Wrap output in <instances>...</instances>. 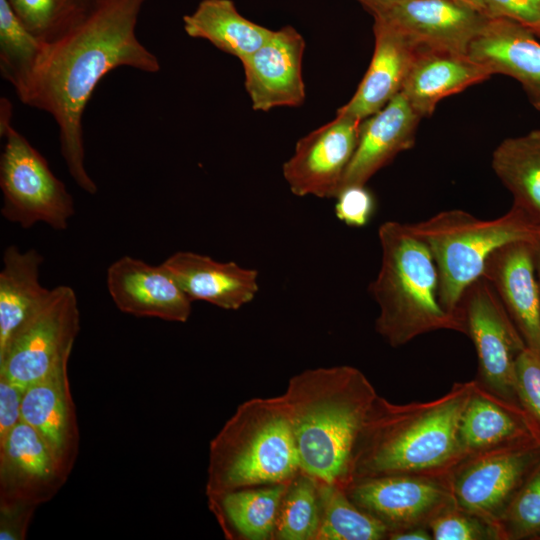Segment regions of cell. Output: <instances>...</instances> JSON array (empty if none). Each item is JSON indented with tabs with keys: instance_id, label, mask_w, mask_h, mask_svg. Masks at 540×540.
Wrapping results in <instances>:
<instances>
[{
	"instance_id": "cell-30",
	"label": "cell",
	"mask_w": 540,
	"mask_h": 540,
	"mask_svg": "<svg viewBox=\"0 0 540 540\" xmlns=\"http://www.w3.org/2000/svg\"><path fill=\"white\" fill-rule=\"evenodd\" d=\"M44 46L16 15L8 0H0V71L18 98L25 92Z\"/></svg>"
},
{
	"instance_id": "cell-32",
	"label": "cell",
	"mask_w": 540,
	"mask_h": 540,
	"mask_svg": "<svg viewBox=\"0 0 540 540\" xmlns=\"http://www.w3.org/2000/svg\"><path fill=\"white\" fill-rule=\"evenodd\" d=\"M97 0H8L24 25L49 43L79 21Z\"/></svg>"
},
{
	"instance_id": "cell-8",
	"label": "cell",
	"mask_w": 540,
	"mask_h": 540,
	"mask_svg": "<svg viewBox=\"0 0 540 540\" xmlns=\"http://www.w3.org/2000/svg\"><path fill=\"white\" fill-rule=\"evenodd\" d=\"M456 314L475 347V382L522 410L516 388V361L527 346L488 280L481 277L467 288Z\"/></svg>"
},
{
	"instance_id": "cell-34",
	"label": "cell",
	"mask_w": 540,
	"mask_h": 540,
	"mask_svg": "<svg viewBox=\"0 0 540 540\" xmlns=\"http://www.w3.org/2000/svg\"><path fill=\"white\" fill-rule=\"evenodd\" d=\"M428 528L433 540H501L496 525L456 505L436 516Z\"/></svg>"
},
{
	"instance_id": "cell-22",
	"label": "cell",
	"mask_w": 540,
	"mask_h": 540,
	"mask_svg": "<svg viewBox=\"0 0 540 540\" xmlns=\"http://www.w3.org/2000/svg\"><path fill=\"white\" fill-rule=\"evenodd\" d=\"M374 52L370 65L351 99L337 112L364 120L402 91L416 54L398 30L374 18Z\"/></svg>"
},
{
	"instance_id": "cell-7",
	"label": "cell",
	"mask_w": 540,
	"mask_h": 540,
	"mask_svg": "<svg viewBox=\"0 0 540 540\" xmlns=\"http://www.w3.org/2000/svg\"><path fill=\"white\" fill-rule=\"evenodd\" d=\"M5 145L0 157L1 215L22 228L42 222L65 230L74 201L46 159L12 124L0 130Z\"/></svg>"
},
{
	"instance_id": "cell-27",
	"label": "cell",
	"mask_w": 540,
	"mask_h": 540,
	"mask_svg": "<svg viewBox=\"0 0 540 540\" xmlns=\"http://www.w3.org/2000/svg\"><path fill=\"white\" fill-rule=\"evenodd\" d=\"M183 26L188 36L207 40L240 61L257 51L274 31L242 16L232 0H202L184 15Z\"/></svg>"
},
{
	"instance_id": "cell-5",
	"label": "cell",
	"mask_w": 540,
	"mask_h": 540,
	"mask_svg": "<svg viewBox=\"0 0 540 540\" xmlns=\"http://www.w3.org/2000/svg\"><path fill=\"white\" fill-rule=\"evenodd\" d=\"M300 463L282 395L242 402L209 446L206 496L284 483Z\"/></svg>"
},
{
	"instance_id": "cell-35",
	"label": "cell",
	"mask_w": 540,
	"mask_h": 540,
	"mask_svg": "<svg viewBox=\"0 0 540 540\" xmlns=\"http://www.w3.org/2000/svg\"><path fill=\"white\" fill-rule=\"evenodd\" d=\"M516 388L520 406L540 441V353L526 347L516 361Z\"/></svg>"
},
{
	"instance_id": "cell-4",
	"label": "cell",
	"mask_w": 540,
	"mask_h": 540,
	"mask_svg": "<svg viewBox=\"0 0 540 540\" xmlns=\"http://www.w3.org/2000/svg\"><path fill=\"white\" fill-rule=\"evenodd\" d=\"M381 263L369 292L379 314L376 332L392 347L437 330L464 334L461 321L438 298V273L427 245L408 223L386 221L378 229Z\"/></svg>"
},
{
	"instance_id": "cell-11",
	"label": "cell",
	"mask_w": 540,
	"mask_h": 540,
	"mask_svg": "<svg viewBox=\"0 0 540 540\" xmlns=\"http://www.w3.org/2000/svg\"><path fill=\"white\" fill-rule=\"evenodd\" d=\"M343 488L358 507L384 524L389 534L428 527L436 516L455 505L450 473L363 477L350 480Z\"/></svg>"
},
{
	"instance_id": "cell-20",
	"label": "cell",
	"mask_w": 540,
	"mask_h": 540,
	"mask_svg": "<svg viewBox=\"0 0 540 540\" xmlns=\"http://www.w3.org/2000/svg\"><path fill=\"white\" fill-rule=\"evenodd\" d=\"M420 119L400 92L378 112L362 120L358 144L340 190L349 185H366L399 153L412 148Z\"/></svg>"
},
{
	"instance_id": "cell-33",
	"label": "cell",
	"mask_w": 540,
	"mask_h": 540,
	"mask_svg": "<svg viewBox=\"0 0 540 540\" xmlns=\"http://www.w3.org/2000/svg\"><path fill=\"white\" fill-rule=\"evenodd\" d=\"M497 525L501 540H540V461Z\"/></svg>"
},
{
	"instance_id": "cell-21",
	"label": "cell",
	"mask_w": 540,
	"mask_h": 540,
	"mask_svg": "<svg viewBox=\"0 0 540 540\" xmlns=\"http://www.w3.org/2000/svg\"><path fill=\"white\" fill-rule=\"evenodd\" d=\"M468 55L494 74L516 79L540 110V40L527 28L504 18H488Z\"/></svg>"
},
{
	"instance_id": "cell-29",
	"label": "cell",
	"mask_w": 540,
	"mask_h": 540,
	"mask_svg": "<svg viewBox=\"0 0 540 540\" xmlns=\"http://www.w3.org/2000/svg\"><path fill=\"white\" fill-rule=\"evenodd\" d=\"M318 491L320 515L315 540L388 539L386 526L358 507L342 485L318 480Z\"/></svg>"
},
{
	"instance_id": "cell-28",
	"label": "cell",
	"mask_w": 540,
	"mask_h": 540,
	"mask_svg": "<svg viewBox=\"0 0 540 540\" xmlns=\"http://www.w3.org/2000/svg\"><path fill=\"white\" fill-rule=\"evenodd\" d=\"M491 165L513 196L512 205L540 225V128L504 139Z\"/></svg>"
},
{
	"instance_id": "cell-19",
	"label": "cell",
	"mask_w": 540,
	"mask_h": 540,
	"mask_svg": "<svg viewBox=\"0 0 540 540\" xmlns=\"http://www.w3.org/2000/svg\"><path fill=\"white\" fill-rule=\"evenodd\" d=\"M192 300L224 310H238L258 293V271L234 261L220 262L191 252L178 251L160 264Z\"/></svg>"
},
{
	"instance_id": "cell-26",
	"label": "cell",
	"mask_w": 540,
	"mask_h": 540,
	"mask_svg": "<svg viewBox=\"0 0 540 540\" xmlns=\"http://www.w3.org/2000/svg\"><path fill=\"white\" fill-rule=\"evenodd\" d=\"M290 481L241 488L209 497V508L226 536L271 540L274 538L281 501Z\"/></svg>"
},
{
	"instance_id": "cell-1",
	"label": "cell",
	"mask_w": 540,
	"mask_h": 540,
	"mask_svg": "<svg viewBox=\"0 0 540 540\" xmlns=\"http://www.w3.org/2000/svg\"><path fill=\"white\" fill-rule=\"evenodd\" d=\"M146 1L97 0L65 33L45 43L19 98L54 118L69 174L89 194L97 192V185L85 167L82 119L96 86L118 67L147 73L160 70L158 58L136 36L138 16Z\"/></svg>"
},
{
	"instance_id": "cell-41",
	"label": "cell",
	"mask_w": 540,
	"mask_h": 540,
	"mask_svg": "<svg viewBox=\"0 0 540 540\" xmlns=\"http://www.w3.org/2000/svg\"><path fill=\"white\" fill-rule=\"evenodd\" d=\"M360 2L369 12L373 14L389 7L394 4L406 1V0H357Z\"/></svg>"
},
{
	"instance_id": "cell-38",
	"label": "cell",
	"mask_w": 540,
	"mask_h": 540,
	"mask_svg": "<svg viewBox=\"0 0 540 540\" xmlns=\"http://www.w3.org/2000/svg\"><path fill=\"white\" fill-rule=\"evenodd\" d=\"M37 506L23 503L0 504V539L24 540Z\"/></svg>"
},
{
	"instance_id": "cell-24",
	"label": "cell",
	"mask_w": 540,
	"mask_h": 540,
	"mask_svg": "<svg viewBox=\"0 0 540 540\" xmlns=\"http://www.w3.org/2000/svg\"><path fill=\"white\" fill-rule=\"evenodd\" d=\"M458 435L465 458L538 440L522 410L490 394L475 380L460 417Z\"/></svg>"
},
{
	"instance_id": "cell-9",
	"label": "cell",
	"mask_w": 540,
	"mask_h": 540,
	"mask_svg": "<svg viewBox=\"0 0 540 540\" xmlns=\"http://www.w3.org/2000/svg\"><path fill=\"white\" fill-rule=\"evenodd\" d=\"M80 329L74 290L66 285L51 289L39 309L0 352V376L26 389L68 364Z\"/></svg>"
},
{
	"instance_id": "cell-37",
	"label": "cell",
	"mask_w": 540,
	"mask_h": 540,
	"mask_svg": "<svg viewBox=\"0 0 540 540\" xmlns=\"http://www.w3.org/2000/svg\"><path fill=\"white\" fill-rule=\"evenodd\" d=\"M487 16L514 21L540 39V0H484Z\"/></svg>"
},
{
	"instance_id": "cell-2",
	"label": "cell",
	"mask_w": 540,
	"mask_h": 540,
	"mask_svg": "<svg viewBox=\"0 0 540 540\" xmlns=\"http://www.w3.org/2000/svg\"><path fill=\"white\" fill-rule=\"evenodd\" d=\"M473 387L474 380L456 382L437 399L407 404L378 395L354 443L344 485L388 474L451 473L465 458L458 428Z\"/></svg>"
},
{
	"instance_id": "cell-31",
	"label": "cell",
	"mask_w": 540,
	"mask_h": 540,
	"mask_svg": "<svg viewBox=\"0 0 540 540\" xmlns=\"http://www.w3.org/2000/svg\"><path fill=\"white\" fill-rule=\"evenodd\" d=\"M319 515L318 480L300 471L282 498L273 539L315 540Z\"/></svg>"
},
{
	"instance_id": "cell-23",
	"label": "cell",
	"mask_w": 540,
	"mask_h": 540,
	"mask_svg": "<svg viewBox=\"0 0 540 540\" xmlns=\"http://www.w3.org/2000/svg\"><path fill=\"white\" fill-rule=\"evenodd\" d=\"M494 73L468 54L416 50L402 93L421 117L433 114L444 98L489 79Z\"/></svg>"
},
{
	"instance_id": "cell-18",
	"label": "cell",
	"mask_w": 540,
	"mask_h": 540,
	"mask_svg": "<svg viewBox=\"0 0 540 540\" xmlns=\"http://www.w3.org/2000/svg\"><path fill=\"white\" fill-rule=\"evenodd\" d=\"M21 417L40 435L69 477L78 456L79 429L68 364L25 389Z\"/></svg>"
},
{
	"instance_id": "cell-12",
	"label": "cell",
	"mask_w": 540,
	"mask_h": 540,
	"mask_svg": "<svg viewBox=\"0 0 540 540\" xmlns=\"http://www.w3.org/2000/svg\"><path fill=\"white\" fill-rule=\"evenodd\" d=\"M362 120L336 112L335 118L302 137L282 172L299 197L335 198L355 153Z\"/></svg>"
},
{
	"instance_id": "cell-43",
	"label": "cell",
	"mask_w": 540,
	"mask_h": 540,
	"mask_svg": "<svg viewBox=\"0 0 540 540\" xmlns=\"http://www.w3.org/2000/svg\"><path fill=\"white\" fill-rule=\"evenodd\" d=\"M534 256H535L536 272H537L539 285H540V241L536 242L535 244Z\"/></svg>"
},
{
	"instance_id": "cell-15",
	"label": "cell",
	"mask_w": 540,
	"mask_h": 540,
	"mask_svg": "<svg viewBox=\"0 0 540 540\" xmlns=\"http://www.w3.org/2000/svg\"><path fill=\"white\" fill-rule=\"evenodd\" d=\"M67 479L44 440L24 421L0 442V504L38 507L50 501Z\"/></svg>"
},
{
	"instance_id": "cell-36",
	"label": "cell",
	"mask_w": 540,
	"mask_h": 540,
	"mask_svg": "<svg viewBox=\"0 0 540 540\" xmlns=\"http://www.w3.org/2000/svg\"><path fill=\"white\" fill-rule=\"evenodd\" d=\"M336 217L350 227H364L374 216L376 200L366 185H349L335 197Z\"/></svg>"
},
{
	"instance_id": "cell-14",
	"label": "cell",
	"mask_w": 540,
	"mask_h": 540,
	"mask_svg": "<svg viewBox=\"0 0 540 540\" xmlns=\"http://www.w3.org/2000/svg\"><path fill=\"white\" fill-rule=\"evenodd\" d=\"M303 36L291 26L274 30L253 54L241 60L244 85L256 111L297 107L305 100Z\"/></svg>"
},
{
	"instance_id": "cell-6",
	"label": "cell",
	"mask_w": 540,
	"mask_h": 540,
	"mask_svg": "<svg viewBox=\"0 0 540 540\" xmlns=\"http://www.w3.org/2000/svg\"><path fill=\"white\" fill-rule=\"evenodd\" d=\"M408 225L433 256L441 306L456 317L463 294L482 277L496 249L516 241H540V225L513 205L495 219L484 220L452 209Z\"/></svg>"
},
{
	"instance_id": "cell-40",
	"label": "cell",
	"mask_w": 540,
	"mask_h": 540,
	"mask_svg": "<svg viewBox=\"0 0 540 540\" xmlns=\"http://www.w3.org/2000/svg\"><path fill=\"white\" fill-rule=\"evenodd\" d=\"M389 540H433L428 527H411L397 532H392L388 536Z\"/></svg>"
},
{
	"instance_id": "cell-13",
	"label": "cell",
	"mask_w": 540,
	"mask_h": 540,
	"mask_svg": "<svg viewBox=\"0 0 540 540\" xmlns=\"http://www.w3.org/2000/svg\"><path fill=\"white\" fill-rule=\"evenodd\" d=\"M402 33L416 50L468 54L489 18L456 0H406L375 14Z\"/></svg>"
},
{
	"instance_id": "cell-42",
	"label": "cell",
	"mask_w": 540,
	"mask_h": 540,
	"mask_svg": "<svg viewBox=\"0 0 540 540\" xmlns=\"http://www.w3.org/2000/svg\"><path fill=\"white\" fill-rule=\"evenodd\" d=\"M456 1L462 4H465L487 16L486 5H485L484 0H456Z\"/></svg>"
},
{
	"instance_id": "cell-10",
	"label": "cell",
	"mask_w": 540,
	"mask_h": 540,
	"mask_svg": "<svg viewBox=\"0 0 540 540\" xmlns=\"http://www.w3.org/2000/svg\"><path fill=\"white\" fill-rule=\"evenodd\" d=\"M540 461L531 440L464 458L450 473L455 505L498 527V522Z\"/></svg>"
},
{
	"instance_id": "cell-16",
	"label": "cell",
	"mask_w": 540,
	"mask_h": 540,
	"mask_svg": "<svg viewBox=\"0 0 540 540\" xmlns=\"http://www.w3.org/2000/svg\"><path fill=\"white\" fill-rule=\"evenodd\" d=\"M107 289L116 307L136 317L186 322L192 300L161 265L125 255L107 269Z\"/></svg>"
},
{
	"instance_id": "cell-17",
	"label": "cell",
	"mask_w": 540,
	"mask_h": 540,
	"mask_svg": "<svg viewBox=\"0 0 540 540\" xmlns=\"http://www.w3.org/2000/svg\"><path fill=\"white\" fill-rule=\"evenodd\" d=\"M535 244L516 241L496 249L489 256L482 277L494 288L526 346L540 353V285Z\"/></svg>"
},
{
	"instance_id": "cell-3",
	"label": "cell",
	"mask_w": 540,
	"mask_h": 540,
	"mask_svg": "<svg viewBox=\"0 0 540 540\" xmlns=\"http://www.w3.org/2000/svg\"><path fill=\"white\" fill-rule=\"evenodd\" d=\"M282 396L301 471L344 485L354 443L378 396L370 380L349 365L311 368L292 376Z\"/></svg>"
},
{
	"instance_id": "cell-25",
	"label": "cell",
	"mask_w": 540,
	"mask_h": 540,
	"mask_svg": "<svg viewBox=\"0 0 540 540\" xmlns=\"http://www.w3.org/2000/svg\"><path fill=\"white\" fill-rule=\"evenodd\" d=\"M0 272V352L39 309L50 294L40 284L43 256L35 249L20 251L15 245L3 253Z\"/></svg>"
},
{
	"instance_id": "cell-39",
	"label": "cell",
	"mask_w": 540,
	"mask_h": 540,
	"mask_svg": "<svg viewBox=\"0 0 540 540\" xmlns=\"http://www.w3.org/2000/svg\"><path fill=\"white\" fill-rule=\"evenodd\" d=\"M24 392L25 389L0 376V442L22 421Z\"/></svg>"
}]
</instances>
